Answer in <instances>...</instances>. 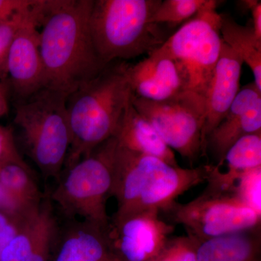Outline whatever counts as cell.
<instances>
[{"label": "cell", "mask_w": 261, "mask_h": 261, "mask_svg": "<svg viewBox=\"0 0 261 261\" xmlns=\"http://www.w3.org/2000/svg\"><path fill=\"white\" fill-rule=\"evenodd\" d=\"M94 0H44L39 49L44 88L68 96L107 65L99 59L89 29Z\"/></svg>", "instance_id": "cell-1"}, {"label": "cell", "mask_w": 261, "mask_h": 261, "mask_svg": "<svg viewBox=\"0 0 261 261\" xmlns=\"http://www.w3.org/2000/svg\"><path fill=\"white\" fill-rule=\"evenodd\" d=\"M126 62L115 61L68 96L70 145L65 167L89 155L114 137L132 97Z\"/></svg>", "instance_id": "cell-2"}, {"label": "cell", "mask_w": 261, "mask_h": 261, "mask_svg": "<svg viewBox=\"0 0 261 261\" xmlns=\"http://www.w3.org/2000/svg\"><path fill=\"white\" fill-rule=\"evenodd\" d=\"M162 0H94L89 29L105 65L151 54L166 42L151 18Z\"/></svg>", "instance_id": "cell-3"}, {"label": "cell", "mask_w": 261, "mask_h": 261, "mask_svg": "<svg viewBox=\"0 0 261 261\" xmlns=\"http://www.w3.org/2000/svg\"><path fill=\"white\" fill-rule=\"evenodd\" d=\"M68 96L42 88L15 104V123L23 147L46 181H58L70 145Z\"/></svg>", "instance_id": "cell-4"}, {"label": "cell", "mask_w": 261, "mask_h": 261, "mask_svg": "<svg viewBox=\"0 0 261 261\" xmlns=\"http://www.w3.org/2000/svg\"><path fill=\"white\" fill-rule=\"evenodd\" d=\"M116 148V137H111L87 157L63 169L54 190L49 192L62 219L107 227L111 218L106 203L112 192Z\"/></svg>", "instance_id": "cell-5"}, {"label": "cell", "mask_w": 261, "mask_h": 261, "mask_svg": "<svg viewBox=\"0 0 261 261\" xmlns=\"http://www.w3.org/2000/svg\"><path fill=\"white\" fill-rule=\"evenodd\" d=\"M218 4L207 0L195 17L151 53L177 61L186 74L187 91L203 97L214 76L222 42Z\"/></svg>", "instance_id": "cell-6"}, {"label": "cell", "mask_w": 261, "mask_h": 261, "mask_svg": "<svg viewBox=\"0 0 261 261\" xmlns=\"http://www.w3.org/2000/svg\"><path fill=\"white\" fill-rule=\"evenodd\" d=\"M132 105L155 128L172 150L193 165L205 154V97L186 91L163 101H152L132 94Z\"/></svg>", "instance_id": "cell-7"}, {"label": "cell", "mask_w": 261, "mask_h": 261, "mask_svg": "<svg viewBox=\"0 0 261 261\" xmlns=\"http://www.w3.org/2000/svg\"><path fill=\"white\" fill-rule=\"evenodd\" d=\"M166 213L199 242L260 228L261 214L234 192L209 187L187 203L175 202Z\"/></svg>", "instance_id": "cell-8"}, {"label": "cell", "mask_w": 261, "mask_h": 261, "mask_svg": "<svg viewBox=\"0 0 261 261\" xmlns=\"http://www.w3.org/2000/svg\"><path fill=\"white\" fill-rule=\"evenodd\" d=\"M155 211L113 216L106 228L111 248L121 261H152L170 238L174 227Z\"/></svg>", "instance_id": "cell-9"}, {"label": "cell", "mask_w": 261, "mask_h": 261, "mask_svg": "<svg viewBox=\"0 0 261 261\" xmlns=\"http://www.w3.org/2000/svg\"><path fill=\"white\" fill-rule=\"evenodd\" d=\"M143 179L138 211L166 213L178 197L208 178L211 165L184 168L141 154Z\"/></svg>", "instance_id": "cell-10"}, {"label": "cell", "mask_w": 261, "mask_h": 261, "mask_svg": "<svg viewBox=\"0 0 261 261\" xmlns=\"http://www.w3.org/2000/svg\"><path fill=\"white\" fill-rule=\"evenodd\" d=\"M43 1L38 0L32 14L15 36L8 60V75L17 102L44 88L39 49V20Z\"/></svg>", "instance_id": "cell-11"}, {"label": "cell", "mask_w": 261, "mask_h": 261, "mask_svg": "<svg viewBox=\"0 0 261 261\" xmlns=\"http://www.w3.org/2000/svg\"><path fill=\"white\" fill-rule=\"evenodd\" d=\"M255 133H261V92L253 82L240 89L224 118L208 135L205 153L208 151L219 164L237 141Z\"/></svg>", "instance_id": "cell-12"}, {"label": "cell", "mask_w": 261, "mask_h": 261, "mask_svg": "<svg viewBox=\"0 0 261 261\" xmlns=\"http://www.w3.org/2000/svg\"><path fill=\"white\" fill-rule=\"evenodd\" d=\"M49 261H121L111 248L106 228L87 221L60 220Z\"/></svg>", "instance_id": "cell-13"}, {"label": "cell", "mask_w": 261, "mask_h": 261, "mask_svg": "<svg viewBox=\"0 0 261 261\" xmlns=\"http://www.w3.org/2000/svg\"><path fill=\"white\" fill-rule=\"evenodd\" d=\"M127 80L137 97L163 101L187 91V80L177 61L150 54L137 64L126 63Z\"/></svg>", "instance_id": "cell-14"}, {"label": "cell", "mask_w": 261, "mask_h": 261, "mask_svg": "<svg viewBox=\"0 0 261 261\" xmlns=\"http://www.w3.org/2000/svg\"><path fill=\"white\" fill-rule=\"evenodd\" d=\"M44 193L39 208L29 216L5 247L0 261H49L59 217L49 192Z\"/></svg>", "instance_id": "cell-15"}, {"label": "cell", "mask_w": 261, "mask_h": 261, "mask_svg": "<svg viewBox=\"0 0 261 261\" xmlns=\"http://www.w3.org/2000/svg\"><path fill=\"white\" fill-rule=\"evenodd\" d=\"M243 65L241 58L222 41L219 61L205 97L206 117L202 132L205 154L207 137L224 118L240 91Z\"/></svg>", "instance_id": "cell-16"}, {"label": "cell", "mask_w": 261, "mask_h": 261, "mask_svg": "<svg viewBox=\"0 0 261 261\" xmlns=\"http://www.w3.org/2000/svg\"><path fill=\"white\" fill-rule=\"evenodd\" d=\"M114 137L119 147L157 158L171 166H179L174 152L165 143L152 125L136 110L130 99Z\"/></svg>", "instance_id": "cell-17"}, {"label": "cell", "mask_w": 261, "mask_h": 261, "mask_svg": "<svg viewBox=\"0 0 261 261\" xmlns=\"http://www.w3.org/2000/svg\"><path fill=\"white\" fill-rule=\"evenodd\" d=\"M221 163H226L224 171H218L211 165L207 187L233 192L242 175L249 170L261 167V133L246 135L237 141L219 164Z\"/></svg>", "instance_id": "cell-18"}, {"label": "cell", "mask_w": 261, "mask_h": 261, "mask_svg": "<svg viewBox=\"0 0 261 261\" xmlns=\"http://www.w3.org/2000/svg\"><path fill=\"white\" fill-rule=\"evenodd\" d=\"M260 228L200 242L197 261H260Z\"/></svg>", "instance_id": "cell-19"}, {"label": "cell", "mask_w": 261, "mask_h": 261, "mask_svg": "<svg viewBox=\"0 0 261 261\" xmlns=\"http://www.w3.org/2000/svg\"><path fill=\"white\" fill-rule=\"evenodd\" d=\"M220 34L223 42L234 51L250 68L254 84L261 92V41L257 39L252 24L237 23L228 14H220Z\"/></svg>", "instance_id": "cell-20"}, {"label": "cell", "mask_w": 261, "mask_h": 261, "mask_svg": "<svg viewBox=\"0 0 261 261\" xmlns=\"http://www.w3.org/2000/svg\"><path fill=\"white\" fill-rule=\"evenodd\" d=\"M0 185L24 207L35 208L42 203L40 191L30 167L13 162H0Z\"/></svg>", "instance_id": "cell-21"}, {"label": "cell", "mask_w": 261, "mask_h": 261, "mask_svg": "<svg viewBox=\"0 0 261 261\" xmlns=\"http://www.w3.org/2000/svg\"><path fill=\"white\" fill-rule=\"evenodd\" d=\"M207 0H164L151 18L152 23L176 25L195 17Z\"/></svg>", "instance_id": "cell-22"}, {"label": "cell", "mask_w": 261, "mask_h": 261, "mask_svg": "<svg viewBox=\"0 0 261 261\" xmlns=\"http://www.w3.org/2000/svg\"><path fill=\"white\" fill-rule=\"evenodd\" d=\"M38 0L28 8L20 10L9 18L0 22V81L7 84L8 80V60L12 44L18 31L32 14Z\"/></svg>", "instance_id": "cell-23"}, {"label": "cell", "mask_w": 261, "mask_h": 261, "mask_svg": "<svg viewBox=\"0 0 261 261\" xmlns=\"http://www.w3.org/2000/svg\"><path fill=\"white\" fill-rule=\"evenodd\" d=\"M200 243L190 235L170 238L152 261H197Z\"/></svg>", "instance_id": "cell-24"}, {"label": "cell", "mask_w": 261, "mask_h": 261, "mask_svg": "<svg viewBox=\"0 0 261 261\" xmlns=\"http://www.w3.org/2000/svg\"><path fill=\"white\" fill-rule=\"evenodd\" d=\"M261 167L249 170L237 182L233 192L253 210L261 214Z\"/></svg>", "instance_id": "cell-25"}, {"label": "cell", "mask_w": 261, "mask_h": 261, "mask_svg": "<svg viewBox=\"0 0 261 261\" xmlns=\"http://www.w3.org/2000/svg\"><path fill=\"white\" fill-rule=\"evenodd\" d=\"M32 214L20 216L0 211V257L5 247L15 238L24 222Z\"/></svg>", "instance_id": "cell-26"}, {"label": "cell", "mask_w": 261, "mask_h": 261, "mask_svg": "<svg viewBox=\"0 0 261 261\" xmlns=\"http://www.w3.org/2000/svg\"><path fill=\"white\" fill-rule=\"evenodd\" d=\"M0 162H13L29 167L15 145L11 130L0 126Z\"/></svg>", "instance_id": "cell-27"}, {"label": "cell", "mask_w": 261, "mask_h": 261, "mask_svg": "<svg viewBox=\"0 0 261 261\" xmlns=\"http://www.w3.org/2000/svg\"><path fill=\"white\" fill-rule=\"evenodd\" d=\"M34 3V0H0V22L28 8Z\"/></svg>", "instance_id": "cell-28"}, {"label": "cell", "mask_w": 261, "mask_h": 261, "mask_svg": "<svg viewBox=\"0 0 261 261\" xmlns=\"http://www.w3.org/2000/svg\"><path fill=\"white\" fill-rule=\"evenodd\" d=\"M252 15V25L258 40L261 41V2L260 0H244L240 2Z\"/></svg>", "instance_id": "cell-29"}, {"label": "cell", "mask_w": 261, "mask_h": 261, "mask_svg": "<svg viewBox=\"0 0 261 261\" xmlns=\"http://www.w3.org/2000/svg\"><path fill=\"white\" fill-rule=\"evenodd\" d=\"M8 112V87L7 84L0 82V117Z\"/></svg>", "instance_id": "cell-30"}]
</instances>
